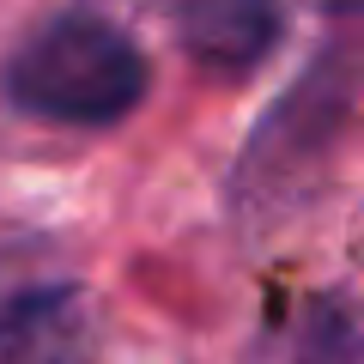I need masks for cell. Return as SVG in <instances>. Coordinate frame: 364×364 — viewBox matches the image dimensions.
<instances>
[{
  "label": "cell",
  "mask_w": 364,
  "mask_h": 364,
  "mask_svg": "<svg viewBox=\"0 0 364 364\" xmlns=\"http://www.w3.org/2000/svg\"><path fill=\"white\" fill-rule=\"evenodd\" d=\"M6 97L43 122L104 128L146 97V55L97 13H67L25 37L6 67Z\"/></svg>",
  "instance_id": "6da1fadb"
},
{
  "label": "cell",
  "mask_w": 364,
  "mask_h": 364,
  "mask_svg": "<svg viewBox=\"0 0 364 364\" xmlns=\"http://www.w3.org/2000/svg\"><path fill=\"white\" fill-rule=\"evenodd\" d=\"M322 6H334V13H352V6H364V0H322Z\"/></svg>",
  "instance_id": "5b68a950"
},
{
  "label": "cell",
  "mask_w": 364,
  "mask_h": 364,
  "mask_svg": "<svg viewBox=\"0 0 364 364\" xmlns=\"http://www.w3.org/2000/svg\"><path fill=\"white\" fill-rule=\"evenodd\" d=\"M176 31L207 73H249L279 43V0H176Z\"/></svg>",
  "instance_id": "277c9868"
},
{
  "label": "cell",
  "mask_w": 364,
  "mask_h": 364,
  "mask_svg": "<svg viewBox=\"0 0 364 364\" xmlns=\"http://www.w3.org/2000/svg\"><path fill=\"white\" fill-rule=\"evenodd\" d=\"M255 364H364V304L346 291H310L261 328Z\"/></svg>",
  "instance_id": "3957f363"
},
{
  "label": "cell",
  "mask_w": 364,
  "mask_h": 364,
  "mask_svg": "<svg viewBox=\"0 0 364 364\" xmlns=\"http://www.w3.org/2000/svg\"><path fill=\"white\" fill-rule=\"evenodd\" d=\"M91 304L73 279L0 273V364H85Z\"/></svg>",
  "instance_id": "7a4b0ae2"
}]
</instances>
